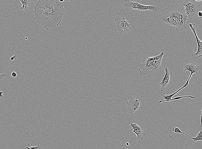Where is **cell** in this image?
<instances>
[{
  "instance_id": "8fae6325",
  "label": "cell",
  "mask_w": 202,
  "mask_h": 149,
  "mask_svg": "<svg viewBox=\"0 0 202 149\" xmlns=\"http://www.w3.org/2000/svg\"><path fill=\"white\" fill-rule=\"evenodd\" d=\"M132 10L135 9L140 14L143 13L145 10H151L156 13L159 10V7L155 5H143L139 3L138 2H133L132 6Z\"/></svg>"
},
{
  "instance_id": "ba28073f",
  "label": "cell",
  "mask_w": 202,
  "mask_h": 149,
  "mask_svg": "<svg viewBox=\"0 0 202 149\" xmlns=\"http://www.w3.org/2000/svg\"><path fill=\"white\" fill-rule=\"evenodd\" d=\"M165 74L162 81L159 85L161 91L165 90L169 87L172 83L173 73L168 69V66H166L165 68Z\"/></svg>"
},
{
  "instance_id": "d6986e66",
  "label": "cell",
  "mask_w": 202,
  "mask_h": 149,
  "mask_svg": "<svg viewBox=\"0 0 202 149\" xmlns=\"http://www.w3.org/2000/svg\"><path fill=\"white\" fill-rule=\"evenodd\" d=\"M11 76L13 77H15L17 76V74L15 72H13L11 73Z\"/></svg>"
},
{
  "instance_id": "44dd1931",
  "label": "cell",
  "mask_w": 202,
  "mask_h": 149,
  "mask_svg": "<svg viewBox=\"0 0 202 149\" xmlns=\"http://www.w3.org/2000/svg\"><path fill=\"white\" fill-rule=\"evenodd\" d=\"M126 144L127 146L129 145V143H127V142H126Z\"/></svg>"
},
{
  "instance_id": "7c38bea8",
  "label": "cell",
  "mask_w": 202,
  "mask_h": 149,
  "mask_svg": "<svg viewBox=\"0 0 202 149\" xmlns=\"http://www.w3.org/2000/svg\"><path fill=\"white\" fill-rule=\"evenodd\" d=\"M190 79L189 78L185 84L182 87L172 94L169 95L168 93H162L161 95V97L160 100L159 102V103H160L163 102H169L170 101H171L172 97L174 95L176 94L183 88L189 85V82Z\"/></svg>"
},
{
  "instance_id": "e0dca14e",
  "label": "cell",
  "mask_w": 202,
  "mask_h": 149,
  "mask_svg": "<svg viewBox=\"0 0 202 149\" xmlns=\"http://www.w3.org/2000/svg\"><path fill=\"white\" fill-rule=\"evenodd\" d=\"M25 40H26V39ZM25 40L24 41L23 43H22V45L20 47V48L18 50V52H17L16 53V54L15 55H14V56H12V57H11V58H10V59H11V60H14V59H15V60H16V59H17V58H16V55L17 54L18 52L19 51V50L20 49V48H21V47H22V44H23V43L24 42V41H25Z\"/></svg>"
},
{
  "instance_id": "277c9868",
  "label": "cell",
  "mask_w": 202,
  "mask_h": 149,
  "mask_svg": "<svg viewBox=\"0 0 202 149\" xmlns=\"http://www.w3.org/2000/svg\"><path fill=\"white\" fill-rule=\"evenodd\" d=\"M182 5L184 6V11L187 16V19L189 20L198 16L200 11V5L195 0H186L184 1Z\"/></svg>"
},
{
  "instance_id": "8992f818",
  "label": "cell",
  "mask_w": 202,
  "mask_h": 149,
  "mask_svg": "<svg viewBox=\"0 0 202 149\" xmlns=\"http://www.w3.org/2000/svg\"><path fill=\"white\" fill-rule=\"evenodd\" d=\"M114 21L116 23L115 28L120 35H127L131 29V24L128 23L124 16L116 17Z\"/></svg>"
},
{
  "instance_id": "ac0fdd59",
  "label": "cell",
  "mask_w": 202,
  "mask_h": 149,
  "mask_svg": "<svg viewBox=\"0 0 202 149\" xmlns=\"http://www.w3.org/2000/svg\"><path fill=\"white\" fill-rule=\"evenodd\" d=\"M198 16L200 19L202 18V12L201 11H199L198 13Z\"/></svg>"
},
{
  "instance_id": "2e32d148",
  "label": "cell",
  "mask_w": 202,
  "mask_h": 149,
  "mask_svg": "<svg viewBox=\"0 0 202 149\" xmlns=\"http://www.w3.org/2000/svg\"><path fill=\"white\" fill-rule=\"evenodd\" d=\"M26 148L27 149H39L40 146L39 145H38L36 146H32L29 147L26 146Z\"/></svg>"
},
{
  "instance_id": "9a60e30c",
  "label": "cell",
  "mask_w": 202,
  "mask_h": 149,
  "mask_svg": "<svg viewBox=\"0 0 202 149\" xmlns=\"http://www.w3.org/2000/svg\"><path fill=\"white\" fill-rule=\"evenodd\" d=\"M172 131L173 132L175 133H181L182 134H184L186 136H187L188 137H189L191 138V137L190 136L187 134L186 133L182 132L179 129V128L177 127H175L174 128H173L172 130Z\"/></svg>"
},
{
  "instance_id": "7402d4cb",
  "label": "cell",
  "mask_w": 202,
  "mask_h": 149,
  "mask_svg": "<svg viewBox=\"0 0 202 149\" xmlns=\"http://www.w3.org/2000/svg\"><path fill=\"white\" fill-rule=\"evenodd\" d=\"M201 1V0H195V1H196V2H197V1Z\"/></svg>"
},
{
  "instance_id": "9c48e42d",
  "label": "cell",
  "mask_w": 202,
  "mask_h": 149,
  "mask_svg": "<svg viewBox=\"0 0 202 149\" xmlns=\"http://www.w3.org/2000/svg\"><path fill=\"white\" fill-rule=\"evenodd\" d=\"M189 25L195 36L197 42V51L196 53L192 54L193 58L197 59L202 56V43L197 35L196 30L197 28V25L194 23H190Z\"/></svg>"
},
{
  "instance_id": "3957f363",
  "label": "cell",
  "mask_w": 202,
  "mask_h": 149,
  "mask_svg": "<svg viewBox=\"0 0 202 149\" xmlns=\"http://www.w3.org/2000/svg\"><path fill=\"white\" fill-rule=\"evenodd\" d=\"M164 54L163 52L157 56L143 59L139 65L141 75L149 78L161 76L162 74L161 62Z\"/></svg>"
},
{
  "instance_id": "ffe728a7",
  "label": "cell",
  "mask_w": 202,
  "mask_h": 149,
  "mask_svg": "<svg viewBox=\"0 0 202 149\" xmlns=\"http://www.w3.org/2000/svg\"><path fill=\"white\" fill-rule=\"evenodd\" d=\"M3 93V91H0V97H3L2 94Z\"/></svg>"
},
{
  "instance_id": "5bb4252c",
  "label": "cell",
  "mask_w": 202,
  "mask_h": 149,
  "mask_svg": "<svg viewBox=\"0 0 202 149\" xmlns=\"http://www.w3.org/2000/svg\"><path fill=\"white\" fill-rule=\"evenodd\" d=\"M191 138H192L193 140V141L195 142L198 141H202V132L201 117L200 131V132L197 134V136L196 137L193 138L191 137Z\"/></svg>"
},
{
  "instance_id": "603a6c76",
  "label": "cell",
  "mask_w": 202,
  "mask_h": 149,
  "mask_svg": "<svg viewBox=\"0 0 202 149\" xmlns=\"http://www.w3.org/2000/svg\"><path fill=\"white\" fill-rule=\"evenodd\" d=\"M27 39V37L26 38H25V39L26 40V39Z\"/></svg>"
},
{
  "instance_id": "5b68a950",
  "label": "cell",
  "mask_w": 202,
  "mask_h": 149,
  "mask_svg": "<svg viewBox=\"0 0 202 149\" xmlns=\"http://www.w3.org/2000/svg\"><path fill=\"white\" fill-rule=\"evenodd\" d=\"M181 67L184 69V72L189 71L190 72V76L191 77L193 73L198 75L202 70L201 66L197 64L193 59L189 58L182 62Z\"/></svg>"
},
{
  "instance_id": "6da1fadb",
  "label": "cell",
  "mask_w": 202,
  "mask_h": 149,
  "mask_svg": "<svg viewBox=\"0 0 202 149\" xmlns=\"http://www.w3.org/2000/svg\"><path fill=\"white\" fill-rule=\"evenodd\" d=\"M33 8L32 12L37 21L46 30L58 26L62 21L64 9L57 1H38Z\"/></svg>"
},
{
  "instance_id": "7a4b0ae2",
  "label": "cell",
  "mask_w": 202,
  "mask_h": 149,
  "mask_svg": "<svg viewBox=\"0 0 202 149\" xmlns=\"http://www.w3.org/2000/svg\"><path fill=\"white\" fill-rule=\"evenodd\" d=\"M158 18L167 24L172 26L178 31L186 29L187 16L183 9L178 4L169 5L161 11Z\"/></svg>"
},
{
  "instance_id": "52a82bcc",
  "label": "cell",
  "mask_w": 202,
  "mask_h": 149,
  "mask_svg": "<svg viewBox=\"0 0 202 149\" xmlns=\"http://www.w3.org/2000/svg\"><path fill=\"white\" fill-rule=\"evenodd\" d=\"M127 106L128 112L131 114L136 112L139 108L140 100L139 95L132 96L130 95L128 97Z\"/></svg>"
},
{
  "instance_id": "4fadbf2b",
  "label": "cell",
  "mask_w": 202,
  "mask_h": 149,
  "mask_svg": "<svg viewBox=\"0 0 202 149\" xmlns=\"http://www.w3.org/2000/svg\"><path fill=\"white\" fill-rule=\"evenodd\" d=\"M21 3L22 5L20 8V10L24 11L25 12L30 11L33 7L34 0H19Z\"/></svg>"
},
{
  "instance_id": "30bf717a",
  "label": "cell",
  "mask_w": 202,
  "mask_h": 149,
  "mask_svg": "<svg viewBox=\"0 0 202 149\" xmlns=\"http://www.w3.org/2000/svg\"><path fill=\"white\" fill-rule=\"evenodd\" d=\"M132 128L131 131L136 135V140L140 142L144 138L146 135V130L144 126L141 124L137 125L136 123L130 124Z\"/></svg>"
}]
</instances>
